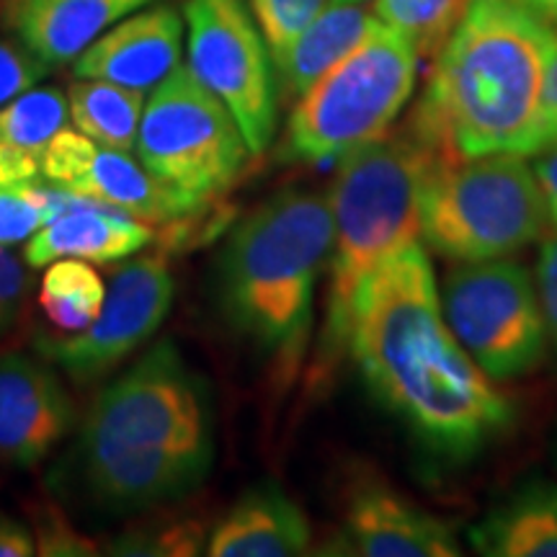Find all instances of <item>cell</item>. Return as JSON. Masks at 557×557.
<instances>
[{"label":"cell","mask_w":557,"mask_h":557,"mask_svg":"<svg viewBox=\"0 0 557 557\" xmlns=\"http://www.w3.org/2000/svg\"><path fill=\"white\" fill-rule=\"evenodd\" d=\"M47 225V186H0V246L26 243Z\"/></svg>","instance_id":"obj_28"},{"label":"cell","mask_w":557,"mask_h":557,"mask_svg":"<svg viewBox=\"0 0 557 557\" xmlns=\"http://www.w3.org/2000/svg\"><path fill=\"white\" fill-rule=\"evenodd\" d=\"M547 207L527 156L438 163L421 197V240L451 261L513 256L545 233Z\"/></svg>","instance_id":"obj_6"},{"label":"cell","mask_w":557,"mask_h":557,"mask_svg":"<svg viewBox=\"0 0 557 557\" xmlns=\"http://www.w3.org/2000/svg\"><path fill=\"white\" fill-rule=\"evenodd\" d=\"M37 555L34 534L29 527L21 524L18 519L0 513V557H32Z\"/></svg>","instance_id":"obj_35"},{"label":"cell","mask_w":557,"mask_h":557,"mask_svg":"<svg viewBox=\"0 0 557 557\" xmlns=\"http://www.w3.org/2000/svg\"><path fill=\"white\" fill-rule=\"evenodd\" d=\"M26 292H29V276L24 263L11 253L9 246H0V338L18 323Z\"/></svg>","instance_id":"obj_31"},{"label":"cell","mask_w":557,"mask_h":557,"mask_svg":"<svg viewBox=\"0 0 557 557\" xmlns=\"http://www.w3.org/2000/svg\"><path fill=\"white\" fill-rule=\"evenodd\" d=\"M331 240V201L318 191L289 189L253 209L220 256V305L227 323L284 372L308 348Z\"/></svg>","instance_id":"obj_4"},{"label":"cell","mask_w":557,"mask_h":557,"mask_svg":"<svg viewBox=\"0 0 557 557\" xmlns=\"http://www.w3.org/2000/svg\"><path fill=\"white\" fill-rule=\"evenodd\" d=\"M521 3L529 5L532 11H537L542 18H547L549 24H557V0H521Z\"/></svg>","instance_id":"obj_37"},{"label":"cell","mask_w":557,"mask_h":557,"mask_svg":"<svg viewBox=\"0 0 557 557\" xmlns=\"http://www.w3.org/2000/svg\"><path fill=\"white\" fill-rule=\"evenodd\" d=\"M416 45L382 24L351 54L299 96L282 156L329 163L387 137L418 78Z\"/></svg>","instance_id":"obj_7"},{"label":"cell","mask_w":557,"mask_h":557,"mask_svg":"<svg viewBox=\"0 0 557 557\" xmlns=\"http://www.w3.org/2000/svg\"><path fill=\"white\" fill-rule=\"evenodd\" d=\"M557 137V39L549 54L547 81H545V103H542V145ZM540 145V148H542Z\"/></svg>","instance_id":"obj_36"},{"label":"cell","mask_w":557,"mask_h":557,"mask_svg":"<svg viewBox=\"0 0 557 557\" xmlns=\"http://www.w3.org/2000/svg\"><path fill=\"white\" fill-rule=\"evenodd\" d=\"M207 527L197 519H160L132 527L109 545V555L191 557L205 553Z\"/></svg>","instance_id":"obj_25"},{"label":"cell","mask_w":557,"mask_h":557,"mask_svg":"<svg viewBox=\"0 0 557 557\" xmlns=\"http://www.w3.org/2000/svg\"><path fill=\"white\" fill-rule=\"evenodd\" d=\"M34 527V545L41 557H94L99 545L73 527L60 506L34 504L29 506Z\"/></svg>","instance_id":"obj_27"},{"label":"cell","mask_w":557,"mask_h":557,"mask_svg":"<svg viewBox=\"0 0 557 557\" xmlns=\"http://www.w3.org/2000/svg\"><path fill=\"white\" fill-rule=\"evenodd\" d=\"M176 278L163 248L124 261L111 276L99 318L78 333H34V351L65 372L75 385L107 377L169 318Z\"/></svg>","instance_id":"obj_11"},{"label":"cell","mask_w":557,"mask_h":557,"mask_svg":"<svg viewBox=\"0 0 557 557\" xmlns=\"http://www.w3.org/2000/svg\"><path fill=\"white\" fill-rule=\"evenodd\" d=\"M331 555L359 557H451L459 542L447 521L400 496L377 480L351 485L344 508V524Z\"/></svg>","instance_id":"obj_13"},{"label":"cell","mask_w":557,"mask_h":557,"mask_svg":"<svg viewBox=\"0 0 557 557\" xmlns=\"http://www.w3.org/2000/svg\"><path fill=\"white\" fill-rule=\"evenodd\" d=\"M310 521L276 483H256L207 537L212 557H295L310 549Z\"/></svg>","instance_id":"obj_17"},{"label":"cell","mask_w":557,"mask_h":557,"mask_svg":"<svg viewBox=\"0 0 557 557\" xmlns=\"http://www.w3.org/2000/svg\"><path fill=\"white\" fill-rule=\"evenodd\" d=\"M438 165L408 127L341 158L331 189L333 240L318 369L329 377L351 338L364 284L421 240V197Z\"/></svg>","instance_id":"obj_5"},{"label":"cell","mask_w":557,"mask_h":557,"mask_svg":"<svg viewBox=\"0 0 557 557\" xmlns=\"http://www.w3.org/2000/svg\"><path fill=\"white\" fill-rule=\"evenodd\" d=\"M94 152H96L94 139H88L83 132L78 135V132L62 127L58 135L47 143V148L41 150L39 156L41 178H45L47 184L67 189V186L81 176V171L86 169Z\"/></svg>","instance_id":"obj_29"},{"label":"cell","mask_w":557,"mask_h":557,"mask_svg":"<svg viewBox=\"0 0 557 557\" xmlns=\"http://www.w3.org/2000/svg\"><path fill=\"white\" fill-rule=\"evenodd\" d=\"M214 462L209 387L171 338L101 389L83 418L73 475L99 511L135 513L186 498Z\"/></svg>","instance_id":"obj_2"},{"label":"cell","mask_w":557,"mask_h":557,"mask_svg":"<svg viewBox=\"0 0 557 557\" xmlns=\"http://www.w3.org/2000/svg\"><path fill=\"white\" fill-rule=\"evenodd\" d=\"M67 191L103 201V205L116 207L132 214V218L148 222V225H160L165 230L186 225V222L197 220L199 214L218 207H189L169 186L160 184L143 163H137L129 152L109 148H96L88 165L67 186Z\"/></svg>","instance_id":"obj_18"},{"label":"cell","mask_w":557,"mask_h":557,"mask_svg":"<svg viewBox=\"0 0 557 557\" xmlns=\"http://www.w3.org/2000/svg\"><path fill=\"white\" fill-rule=\"evenodd\" d=\"M189 70L238 122L250 156L276 135V78L267 39L246 0H186Z\"/></svg>","instance_id":"obj_10"},{"label":"cell","mask_w":557,"mask_h":557,"mask_svg":"<svg viewBox=\"0 0 557 557\" xmlns=\"http://www.w3.org/2000/svg\"><path fill=\"white\" fill-rule=\"evenodd\" d=\"M470 542L485 557H557V485H519L470 529Z\"/></svg>","instance_id":"obj_20"},{"label":"cell","mask_w":557,"mask_h":557,"mask_svg":"<svg viewBox=\"0 0 557 557\" xmlns=\"http://www.w3.org/2000/svg\"><path fill=\"white\" fill-rule=\"evenodd\" d=\"M107 284L83 259H58L45 271L39 308L60 333L86 331L103 308Z\"/></svg>","instance_id":"obj_22"},{"label":"cell","mask_w":557,"mask_h":557,"mask_svg":"<svg viewBox=\"0 0 557 557\" xmlns=\"http://www.w3.org/2000/svg\"><path fill=\"white\" fill-rule=\"evenodd\" d=\"M50 70L52 67L47 62H41L24 45L18 47L11 41H0V109L24 90L37 86Z\"/></svg>","instance_id":"obj_30"},{"label":"cell","mask_w":557,"mask_h":557,"mask_svg":"<svg viewBox=\"0 0 557 557\" xmlns=\"http://www.w3.org/2000/svg\"><path fill=\"white\" fill-rule=\"evenodd\" d=\"M152 238L156 233L148 222L103 201L73 194L65 212L41 225L26 240L24 259L32 269L50 267L58 259L114 263L148 248Z\"/></svg>","instance_id":"obj_15"},{"label":"cell","mask_w":557,"mask_h":557,"mask_svg":"<svg viewBox=\"0 0 557 557\" xmlns=\"http://www.w3.org/2000/svg\"><path fill=\"white\" fill-rule=\"evenodd\" d=\"M67 99L58 88H29L0 109V143L41 156L47 143L65 127Z\"/></svg>","instance_id":"obj_23"},{"label":"cell","mask_w":557,"mask_h":557,"mask_svg":"<svg viewBox=\"0 0 557 557\" xmlns=\"http://www.w3.org/2000/svg\"><path fill=\"white\" fill-rule=\"evenodd\" d=\"M333 3L338 0H248V9L274 60Z\"/></svg>","instance_id":"obj_26"},{"label":"cell","mask_w":557,"mask_h":557,"mask_svg":"<svg viewBox=\"0 0 557 557\" xmlns=\"http://www.w3.org/2000/svg\"><path fill=\"white\" fill-rule=\"evenodd\" d=\"M357 3H361V0H357Z\"/></svg>","instance_id":"obj_38"},{"label":"cell","mask_w":557,"mask_h":557,"mask_svg":"<svg viewBox=\"0 0 557 557\" xmlns=\"http://www.w3.org/2000/svg\"><path fill=\"white\" fill-rule=\"evenodd\" d=\"M537 292L545 312L549 344L557 351V235L542 243L537 261Z\"/></svg>","instance_id":"obj_32"},{"label":"cell","mask_w":557,"mask_h":557,"mask_svg":"<svg viewBox=\"0 0 557 557\" xmlns=\"http://www.w3.org/2000/svg\"><path fill=\"white\" fill-rule=\"evenodd\" d=\"M348 351L369 393L438 459L468 462L511 429L513 400L449 331L421 240L364 284Z\"/></svg>","instance_id":"obj_1"},{"label":"cell","mask_w":557,"mask_h":557,"mask_svg":"<svg viewBox=\"0 0 557 557\" xmlns=\"http://www.w3.org/2000/svg\"><path fill=\"white\" fill-rule=\"evenodd\" d=\"M70 120L88 139L109 150L132 152L143 122V90L116 86L109 81L78 78L67 94Z\"/></svg>","instance_id":"obj_21"},{"label":"cell","mask_w":557,"mask_h":557,"mask_svg":"<svg viewBox=\"0 0 557 557\" xmlns=\"http://www.w3.org/2000/svg\"><path fill=\"white\" fill-rule=\"evenodd\" d=\"M532 171L537 176L542 199H545L547 218L557 227V137L534 152Z\"/></svg>","instance_id":"obj_34"},{"label":"cell","mask_w":557,"mask_h":557,"mask_svg":"<svg viewBox=\"0 0 557 557\" xmlns=\"http://www.w3.org/2000/svg\"><path fill=\"white\" fill-rule=\"evenodd\" d=\"M73 423L75 406L58 367L24 354H0V462L37 468Z\"/></svg>","instance_id":"obj_12"},{"label":"cell","mask_w":557,"mask_h":557,"mask_svg":"<svg viewBox=\"0 0 557 557\" xmlns=\"http://www.w3.org/2000/svg\"><path fill=\"white\" fill-rule=\"evenodd\" d=\"M438 297L449 331L493 382L524 377L545 359L537 282L519 261H462L444 276Z\"/></svg>","instance_id":"obj_9"},{"label":"cell","mask_w":557,"mask_h":557,"mask_svg":"<svg viewBox=\"0 0 557 557\" xmlns=\"http://www.w3.org/2000/svg\"><path fill=\"white\" fill-rule=\"evenodd\" d=\"M382 26L377 13L357 0H338L325 9L282 54H276L278 88L289 99H299L329 70L351 54Z\"/></svg>","instance_id":"obj_19"},{"label":"cell","mask_w":557,"mask_h":557,"mask_svg":"<svg viewBox=\"0 0 557 557\" xmlns=\"http://www.w3.org/2000/svg\"><path fill=\"white\" fill-rule=\"evenodd\" d=\"M156 0H9L5 24L50 67L73 62L103 32Z\"/></svg>","instance_id":"obj_16"},{"label":"cell","mask_w":557,"mask_h":557,"mask_svg":"<svg viewBox=\"0 0 557 557\" xmlns=\"http://www.w3.org/2000/svg\"><path fill=\"white\" fill-rule=\"evenodd\" d=\"M39 178V156H34L29 150H21L16 145L0 143V186L13 189V186L37 184Z\"/></svg>","instance_id":"obj_33"},{"label":"cell","mask_w":557,"mask_h":557,"mask_svg":"<svg viewBox=\"0 0 557 557\" xmlns=\"http://www.w3.org/2000/svg\"><path fill=\"white\" fill-rule=\"evenodd\" d=\"M137 156L181 201L205 209L233 189L250 150L225 103L178 65L145 103Z\"/></svg>","instance_id":"obj_8"},{"label":"cell","mask_w":557,"mask_h":557,"mask_svg":"<svg viewBox=\"0 0 557 557\" xmlns=\"http://www.w3.org/2000/svg\"><path fill=\"white\" fill-rule=\"evenodd\" d=\"M468 3L470 0H377L374 13L382 24L413 41L418 54H436Z\"/></svg>","instance_id":"obj_24"},{"label":"cell","mask_w":557,"mask_h":557,"mask_svg":"<svg viewBox=\"0 0 557 557\" xmlns=\"http://www.w3.org/2000/svg\"><path fill=\"white\" fill-rule=\"evenodd\" d=\"M555 39L549 21L521 0H470L406 127L438 163L534 156Z\"/></svg>","instance_id":"obj_3"},{"label":"cell","mask_w":557,"mask_h":557,"mask_svg":"<svg viewBox=\"0 0 557 557\" xmlns=\"http://www.w3.org/2000/svg\"><path fill=\"white\" fill-rule=\"evenodd\" d=\"M184 21L171 5L137 11L90 41L75 58V78L109 81L116 86L148 90L181 65Z\"/></svg>","instance_id":"obj_14"}]
</instances>
